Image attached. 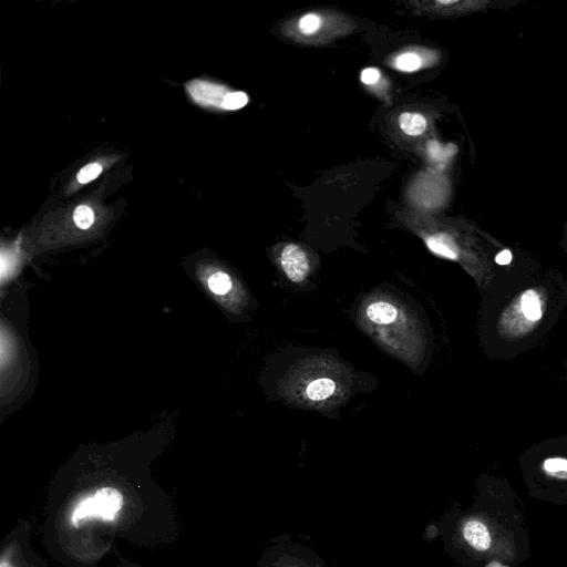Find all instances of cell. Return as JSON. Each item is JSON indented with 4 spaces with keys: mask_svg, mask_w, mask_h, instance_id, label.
Returning <instances> with one entry per match:
<instances>
[{
    "mask_svg": "<svg viewBox=\"0 0 567 567\" xmlns=\"http://www.w3.org/2000/svg\"><path fill=\"white\" fill-rule=\"evenodd\" d=\"M321 18L316 13H307L302 16L298 22V28L303 34H312L319 30Z\"/></svg>",
    "mask_w": 567,
    "mask_h": 567,
    "instance_id": "12",
    "label": "cell"
},
{
    "mask_svg": "<svg viewBox=\"0 0 567 567\" xmlns=\"http://www.w3.org/2000/svg\"><path fill=\"white\" fill-rule=\"evenodd\" d=\"M512 252L508 249H504L495 256V261L498 265H508L512 261Z\"/></svg>",
    "mask_w": 567,
    "mask_h": 567,
    "instance_id": "17",
    "label": "cell"
},
{
    "mask_svg": "<svg viewBox=\"0 0 567 567\" xmlns=\"http://www.w3.org/2000/svg\"><path fill=\"white\" fill-rule=\"evenodd\" d=\"M543 470L550 477L558 480H567V458H546L543 463Z\"/></svg>",
    "mask_w": 567,
    "mask_h": 567,
    "instance_id": "9",
    "label": "cell"
},
{
    "mask_svg": "<svg viewBox=\"0 0 567 567\" xmlns=\"http://www.w3.org/2000/svg\"><path fill=\"white\" fill-rule=\"evenodd\" d=\"M208 287L215 295H226L231 289V279L224 271H216L208 278Z\"/></svg>",
    "mask_w": 567,
    "mask_h": 567,
    "instance_id": "10",
    "label": "cell"
},
{
    "mask_svg": "<svg viewBox=\"0 0 567 567\" xmlns=\"http://www.w3.org/2000/svg\"><path fill=\"white\" fill-rule=\"evenodd\" d=\"M248 102V96L244 92H231L224 96L221 106L226 110H238L245 106Z\"/></svg>",
    "mask_w": 567,
    "mask_h": 567,
    "instance_id": "14",
    "label": "cell"
},
{
    "mask_svg": "<svg viewBox=\"0 0 567 567\" xmlns=\"http://www.w3.org/2000/svg\"><path fill=\"white\" fill-rule=\"evenodd\" d=\"M73 219L79 228L87 229L94 220V215L89 206L80 205L74 210Z\"/></svg>",
    "mask_w": 567,
    "mask_h": 567,
    "instance_id": "13",
    "label": "cell"
},
{
    "mask_svg": "<svg viewBox=\"0 0 567 567\" xmlns=\"http://www.w3.org/2000/svg\"><path fill=\"white\" fill-rule=\"evenodd\" d=\"M0 567H14L6 555L2 556Z\"/></svg>",
    "mask_w": 567,
    "mask_h": 567,
    "instance_id": "18",
    "label": "cell"
},
{
    "mask_svg": "<svg viewBox=\"0 0 567 567\" xmlns=\"http://www.w3.org/2000/svg\"><path fill=\"white\" fill-rule=\"evenodd\" d=\"M336 389V383L327 378L312 381L306 390L307 396L312 401H321L330 396Z\"/></svg>",
    "mask_w": 567,
    "mask_h": 567,
    "instance_id": "8",
    "label": "cell"
},
{
    "mask_svg": "<svg viewBox=\"0 0 567 567\" xmlns=\"http://www.w3.org/2000/svg\"><path fill=\"white\" fill-rule=\"evenodd\" d=\"M518 311L529 322L538 321L543 316V302L535 289L525 290L518 302Z\"/></svg>",
    "mask_w": 567,
    "mask_h": 567,
    "instance_id": "4",
    "label": "cell"
},
{
    "mask_svg": "<svg viewBox=\"0 0 567 567\" xmlns=\"http://www.w3.org/2000/svg\"><path fill=\"white\" fill-rule=\"evenodd\" d=\"M123 494L115 487L104 486L89 493L74 504L69 515V523L80 528L85 522H113L123 508Z\"/></svg>",
    "mask_w": 567,
    "mask_h": 567,
    "instance_id": "1",
    "label": "cell"
},
{
    "mask_svg": "<svg viewBox=\"0 0 567 567\" xmlns=\"http://www.w3.org/2000/svg\"><path fill=\"white\" fill-rule=\"evenodd\" d=\"M280 262L291 281L299 282L308 274L309 262L306 252L295 244H289L282 249Z\"/></svg>",
    "mask_w": 567,
    "mask_h": 567,
    "instance_id": "3",
    "label": "cell"
},
{
    "mask_svg": "<svg viewBox=\"0 0 567 567\" xmlns=\"http://www.w3.org/2000/svg\"><path fill=\"white\" fill-rule=\"evenodd\" d=\"M426 245L431 251L439 256L449 259H455L457 257V252L453 241L449 236L444 234L430 236L426 239Z\"/></svg>",
    "mask_w": 567,
    "mask_h": 567,
    "instance_id": "7",
    "label": "cell"
},
{
    "mask_svg": "<svg viewBox=\"0 0 567 567\" xmlns=\"http://www.w3.org/2000/svg\"><path fill=\"white\" fill-rule=\"evenodd\" d=\"M367 316L374 323L386 324L396 319L398 310L389 302L379 301L368 307Z\"/></svg>",
    "mask_w": 567,
    "mask_h": 567,
    "instance_id": "5",
    "label": "cell"
},
{
    "mask_svg": "<svg viewBox=\"0 0 567 567\" xmlns=\"http://www.w3.org/2000/svg\"><path fill=\"white\" fill-rule=\"evenodd\" d=\"M102 167L97 163H91L85 165L79 173H78V181L80 183H89L90 181L97 177V175L101 173Z\"/></svg>",
    "mask_w": 567,
    "mask_h": 567,
    "instance_id": "15",
    "label": "cell"
},
{
    "mask_svg": "<svg viewBox=\"0 0 567 567\" xmlns=\"http://www.w3.org/2000/svg\"><path fill=\"white\" fill-rule=\"evenodd\" d=\"M400 128L410 136H419L426 130V118L420 113L404 112L399 116Z\"/></svg>",
    "mask_w": 567,
    "mask_h": 567,
    "instance_id": "6",
    "label": "cell"
},
{
    "mask_svg": "<svg viewBox=\"0 0 567 567\" xmlns=\"http://www.w3.org/2000/svg\"><path fill=\"white\" fill-rule=\"evenodd\" d=\"M462 535L466 544L478 553L513 557L512 549L506 547L494 525L484 519L468 518L462 526Z\"/></svg>",
    "mask_w": 567,
    "mask_h": 567,
    "instance_id": "2",
    "label": "cell"
},
{
    "mask_svg": "<svg viewBox=\"0 0 567 567\" xmlns=\"http://www.w3.org/2000/svg\"><path fill=\"white\" fill-rule=\"evenodd\" d=\"M422 66V59L414 52H405L396 56L395 68L403 72H414Z\"/></svg>",
    "mask_w": 567,
    "mask_h": 567,
    "instance_id": "11",
    "label": "cell"
},
{
    "mask_svg": "<svg viewBox=\"0 0 567 567\" xmlns=\"http://www.w3.org/2000/svg\"><path fill=\"white\" fill-rule=\"evenodd\" d=\"M360 79L362 83L367 85H372L379 81L380 71L375 68L363 69Z\"/></svg>",
    "mask_w": 567,
    "mask_h": 567,
    "instance_id": "16",
    "label": "cell"
}]
</instances>
